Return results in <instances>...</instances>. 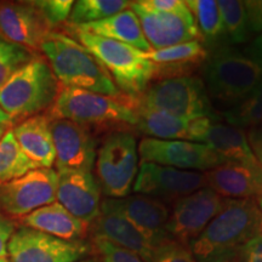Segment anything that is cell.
<instances>
[{
    "label": "cell",
    "mask_w": 262,
    "mask_h": 262,
    "mask_svg": "<svg viewBox=\"0 0 262 262\" xmlns=\"http://www.w3.org/2000/svg\"><path fill=\"white\" fill-rule=\"evenodd\" d=\"M40 49L52 73L63 88H75L112 97L123 96L106 70L73 38L49 31Z\"/></svg>",
    "instance_id": "obj_2"
},
{
    "label": "cell",
    "mask_w": 262,
    "mask_h": 262,
    "mask_svg": "<svg viewBox=\"0 0 262 262\" xmlns=\"http://www.w3.org/2000/svg\"><path fill=\"white\" fill-rule=\"evenodd\" d=\"M73 29L124 42L142 52L152 51V48L143 35L139 18L131 9L124 10L101 21L73 26Z\"/></svg>",
    "instance_id": "obj_25"
},
{
    "label": "cell",
    "mask_w": 262,
    "mask_h": 262,
    "mask_svg": "<svg viewBox=\"0 0 262 262\" xmlns=\"http://www.w3.org/2000/svg\"><path fill=\"white\" fill-rule=\"evenodd\" d=\"M58 203L72 215L90 225L101 212V189L93 172H57Z\"/></svg>",
    "instance_id": "obj_18"
},
{
    "label": "cell",
    "mask_w": 262,
    "mask_h": 262,
    "mask_svg": "<svg viewBox=\"0 0 262 262\" xmlns=\"http://www.w3.org/2000/svg\"><path fill=\"white\" fill-rule=\"evenodd\" d=\"M38 169L19 148L12 130L0 141V183L21 178L31 170Z\"/></svg>",
    "instance_id": "obj_28"
},
{
    "label": "cell",
    "mask_w": 262,
    "mask_h": 262,
    "mask_svg": "<svg viewBox=\"0 0 262 262\" xmlns=\"http://www.w3.org/2000/svg\"><path fill=\"white\" fill-rule=\"evenodd\" d=\"M101 205L123 215L157 248L171 239L166 232L170 211L166 204L148 195L135 194L124 198H106Z\"/></svg>",
    "instance_id": "obj_17"
},
{
    "label": "cell",
    "mask_w": 262,
    "mask_h": 262,
    "mask_svg": "<svg viewBox=\"0 0 262 262\" xmlns=\"http://www.w3.org/2000/svg\"><path fill=\"white\" fill-rule=\"evenodd\" d=\"M22 224L25 227L68 242L84 241L89 228V225L72 215L58 202L41 206L24 216Z\"/></svg>",
    "instance_id": "obj_24"
},
{
    "label": "cell",
    "mask_w": 262,
    "mask_h": 262,
    "mask_svg": "<svg viewBox=\"0 0 262 262\" xmlns=\"http://www.w3.org/2000/svg\"><path fill=\"white\" fill-rule=\"evenodd\" d=\"M135 112L137 123L135 129L150 139L158 140H189V127L192 120L182 119L172 114L136 107Z\"/></svg>",
    "instance_id": "obj_26"
},
{
    "label": "cell",
    "mask_w": 262,
    "mask_h": 262,
    "mask_svg": "<svg viewBox=\"0 0 262 262\" xmlns=\"http://www.w3.org/2000/svg\"><path fill=\"white\" fill-rule=\"evenodd\" d=\"M133 103L136 107L160 111L182 119L215 118L205 85L194 75L156 81L140 96L133 97Z\"/></svg>",
    "instance_id": "obj_7"
},
{
    "label": "cell",
    "mask_w": 262,
    "mask_h": 262,
    "mask_svg": "<svg viewBox=\"0 0 262 262\" xmlns=\"http://www.w3.org/2000/svg\"><path fill=\"white\" fill-rule=\"evenodd\" d=\"M126 0H79L75 2L70 15L72 26L97 22L130 8Z\"/></svg>",
    "instance_id": "obj_29"
},
{
    "label": "cell",
    "mask_w": 262,
    "mask_h": 262,
    "mask_svg": "<svg viewBox=\"0 0 262 262\" xmlns=\"http://www.w3.org/2000/svg\"><path fill=\"white\" fill-rule=\"evenodd\" d=\"M83 47L96 58L123 95L137 97L155 80V64L145 52L124 42L73 29Z\"/></svg>",
    "instance_id": "obj_4"
},
{
    "label": "cell",
    "mask_w": 262,
    "mask_h": 262,
    "mask_svg": "<svg viewBox=\"0 0 262 262\" xmlns=\"http://www.w3.org/2000/svg\"><path fill=\"white\" fill-rule=\"evenodd\" d=\"M153 262H198L187 245L173 239L163 242L156 249Z\"/></svg>",
    "instance_id": "obj_35"
},
{
    "label": "cell",
    "mask_w": 262,
    "mask_h": 262,
    "mask_svg": "<svg viewBox=\"0 0 262 262\" xmlns=\"http://www.w3.org/2000/svg\"><path fill=\"white\" fill-rule=\"evenodd\" d=\"M141 162L155 163L180 170L209 171L227 163L224 157L204 143L181 140H158L143 137L139 145Z\"/></svg>",
    "instance_id": "obj_12"
},
{
    "label": "cell",
    "mask_w": 262,
    "mask_h": 262,
    "mask_svg": "<svg viewBox=\"0 0 262 262\" xmlns=\"http://www.w3.org/2000/svg\"><path fill=\"white\" fill-rule=\"evenodd\" d=\"M260 234L262 212L256 199H228L188 248L199 262H235L241 249Z\"/></svg>",
    "instance_id": "obj_1"
},
{
    "label": "cell",
    "mask_w": 262,
    "mask_h": 262,
    "mask_svg": "<svg viewBox=\"0 0 262 262\" xmlns=\"http://www.w3.org/2000/svg\"><path fill=\"white\" fill-rule=\"evenodd\" d=\"M249 143L257 160L262 164V130L251 134V142Z\"/></svg>",
    "instance_id": "obj_41"
},
{
    "label": "cell",
    "mask_w": 262,
    "mask_h": 262,
    "mask_svg": "<svg viewBox=\"0 0 262 262\" xmlns=\"http://www.w3.org/2000/svg\"><path fill=\"white\" fill-rule=\"evenodd\" d=\"M10 122H11L10 117L4 112V111L2 110V108H0V123H2V124H9Z\"/></svg>",
    "instance_id": "obj_42"
},
{
    "label": "cell",
    "mask_w": 262,
    "mask_h": 262,
    "mask_svg": "<svg viewBox=\"0 0 262 262\" xmlns=\"http://www.w3.org/2000/svg\"><path fill=\"white\" fill-rule=\"evenodd\" d=\"M256 202H257V204H258V206H260V210H261V212H262V194L258 196V198H256Z\"/></svg>",
    "instance_id": "obj_44"
},
{
    "label": "cell",
    "mask_w": 262,
    "mask_h": 262,
    "mask_svg": "<svg viewBox=\"0 0 262 262\" xmlns=\"http://www.w3.org/2000/svg\"><path fill=\"white\" fill-rule=\"evenodd\" d=\"M91 225L94 237L112 242L136 254L142 261L153 262L157 248L123 215L101 205L100 215Z\"/></svg>",
    "instance_id": "obj_20"
},
{
    "label": "cell",
    "mask_w": 262,
    "mask_h": 262,
    "mask_svg": "<svg viewBox=\"0 0 262 262\" xmlns=\"http://www.w3.org/2000/svg\"><path fill=\"white\" fill-rule=\"evenodd\" d=\"M95 165L98 186L108 198L129 195L139 171L135 135L131 131L108 134L97 150Z\"/></svg>",
    "instance_id": "obj_8"
},
{
    "label": "cell",
    "mask_w": 262,
    "mask_h": 262,
    "mask_svg": "<svg viewBox=\"0 0 262 262\" xmlns=\"http://www.w3.org/2000/svg\"><path fill=\"white\" fill-rule=\"evenodd\" d=\"M226 124L244 129L262 123V81L234 107L222 114Z\"/></svg>",
    "instance_id": "obj_30"
},
{
    "label": "cell",
    "mask_w": 262,
    "mask_h": 262,
    "mask_svg": "<svg viewBox=\"0 0 262 262\" xmlns=\"http://www.w3.org/2000/svg\"><path fill=\"white\" fill-rule=\"evenodd\" d=\"M220 8L224 35L233 44H243L249 40V32L247 14L244 3L239 0H220L217 2Z\"/></svg>",
    "instance_id": "obj_31"
},
{
    "label": "cell",
    "mask_w": 262,
    "mask_h": 262,
    "mask_svg": "<svg viewBox=\"0 0 262 262\" xmlns=\"http://www.w3.org/2000/svg\"><path fill=\"white\" fill-rule=\"evenodd\" d=\"M8 124H2L0 123V141L3 140V137L5 136V134L8 133Z\"/></svg>",
    "instance_id": "obj_43"
},
{
    "label": "cell",
    "mask_w": 262,
    "mask_h": 262,
    "mask_svg": "<svg viewBox=\"0 0 262 262\" xmlns=\"http://www.w3.org/2000/svg\"><path fill=\"white\" fill-rule=\"evenodd\" d=\"M52 119H67L89 129L131 131L137 117L133 97H112L91 91L62 88L51 107Z\"/></svg>",
    "instance_id": "obj_3"
},
{
    "label": "cell",
    "mask_w": 262,
    "mask_h": 262,
    "mask_svg": "<svg viewBox=\"0 0 262 262\" xmlns=\"http://www.w3.org/2000/svg\"><path fill=\"white\" fill-rule=\"evenodd\" d=\"M186 6L194 18L201 40L204 45H215L224 35L220 8L215 0H187Z\"/></svg>",
    "instance_id": "obj_27"
},
{
    "label": "cell",
    "mask_w": 262,
    "mask_h": 262,
    "mask_svg": "<svg viewBox=\"0 0 262 262\" xmlns=\"http://www.w3.org/2000/svg\"><path fill=\"white\" fill-rule=\"evenodd\" d=\"M0 262H9L6 258H0Z\"/></svg>",
    "instance_id": "obj_46"
},
{
    "label": "cell",
    "mask_w": 262,
    "mask_h": 262,
    "mask_svg": "<svg viewBox=\"0 0 262 262\" xmlns=\"http://www.w3.org/2000/svg\"><path fill=\"white\" fill-rule=\"evenodd\" d=\"M237 262H262V234L251 239L241 249Z\"/></svg>",
    "instance_id": "obj_37"
},
{
    "label": "cell",
    "mask_w": 262,
    "mask_h": 262,
    "mask_svg": "<svg viewBox=\"0 0 262 262\" xmlns=\"http://www.w3.org/2000/svg\"><path fill=\"white\" fill-rule=\"evenodd\" d=\"M32 60L29 49L0 38V88Z\"/></svg>",
    "instance_id": "obj_32"
},
{
    "label": "cell",
    "mask_w": 262,
    "mask_h": 262,
    "mask_svg": "<svg viewBox=\"0 0 262 262\" xmlns=\"http://www.w3.org/2000/svg\"><path fill=\"white\" fill-rule=\"evenodd\" d=\"M227 201L208 187L178 199L173 202L166 224L169 237L188 247L222 210Z\"/></svg>",
    "instance_id": "obj_11"
},
{
    "label": "cell",
    "mask_w": 262,
    "mask_h": 262,
    "mask_svg": "<svg viewBox=\"0 0 262 262\" xmlns=\"http://www.w3.org/2000/svg\"><path fill=\"white\" fill-rule=\"evenodd\" d=\"M91 251L84 241H63L28 227L14 232L8 245L12 262H77Z\"/></svg>",
    "instance_id": "obj_10"
},
{
    "label": "cell",
    "mask_w": 262,
    "mask_h": 262,
    "mask_svg": "<svg viewBox=\"0 0 262 262\" xmlns=\"http://www.w3.org/2000/svg\"><path fill=\"white\" fill-rule=\"evenodd\" d=\"M243 3L249 32L262 33V0H247Z\"/></svg>",
    "instance_id": "obj_36"
},
{
    "label": "cell",
    "mask_w": 262,
    "mask_h": 262,
    "mask_svg": "<svg viewBox=\"0 0 262 262\" xmlns=\"http://www.w3.org/2000/svg\"><path fill=\"white\" fill-rule=\"evenodd\" d=\"M77 262H100L98 260H95V258H88V260H80Z\"/></svg>",
    "instance_id": "obj_45"
},
{
    "label": "cell",
    "mask_w": 262,
    "mask_h": 262,
    "mask_svg": "<svg viewBox=\"0 0 262 262\" xmlns=\"http://www.w3.org/2000/svg\"><path fill=\"white\" fill-rule=\"evenodd\" d=\"M56 152L57 172H91L96 160V140L93 133L80 124L67 119H50Z\"/></svg>",
    "instance_id": "obj_15"
},
{
    "label": "cell",
    "mask_w": 262,
    "mask_h": 262,
    "mask_svg": "<svg viewBox=\"0 0 262 262\" xmlns=\"http://www.w3.org/2000/svg\"><path fill=\"white\" fill-rule=\"evenodd\" d=\"M57 172L34 169L5 183H0V209L12 216H26L56 201Z\"/></svg>",
    "instance_id": "obj_13"
},
{
    "label": "cell",
    "mask_w": 262,
    "mask_h": 262,
    "mask_svg": "<svg viewBox=\"0 0 262 262\" xmlns=\"http://www.w3.org/2000/svg\"><path fill=\"white\" fill-rule=\"evenodd\" d=\"M143 3L158 11H176L186 5L183 0H143Z\"/></svg>",
    "instance_id": "obj_39"
},
{
    "label": "cell",
    "mask_w": 262,
    "mask_h": 262,
    "mask_svg": "<svg viewBox=\"0 0 262 262\" xmlns=\"http://www.w3.org/2000/svg\"><path fill=\"white\" fill-rule=\"evenodd\" d=\"M14 232V224L0 216V258H5L8 256V245Z\"/></svg>",
    "instance_id": "obj_38"
},
{
    "label": "cell",
    "mask_w": 262,
    "mask_h": 262,
    "mask_svg": "<svg viewBox=\"0 0 262 262\" xmlns=\"http://www.w3.org/2000/svg\"><path fill=\"white\" fill-rule=\"evenodd\" d=\"M31 4L37 9L48 28L56 27L70 18L74 2L72 0H39Z\"/></svg>",
    "instance_id": "obj_33"
},
{
    "label": "cell",
    "mask_w": 262,
    "mask_h": 262,
    "mask_svg": "<svg viewBox=\"0 0 262 262\" xmlns=\"http://www.w3.org/2000/svg\"><path fill=\"white\" fill-rule=\"evenodd\" d=\"M244 55L262 68V33L248 45Z\"/></svg>",
    "instance_id": "obj_40"
},
{
    "label": "cell",
    "mask_w": 262,
    "mask_h": 262,
    "mask_svg": "<svg viewBox=\"0 0 262 262\" xmlns=\"http://www.w3.org/2000/svg\"><path fill=\"white\" fill-rule=\"evenodd\" d=\"M188 141L209 146L224 157L226 162L262 165L254 155L244 130L215 122V118L193 119L189 127Z\"/></svg>",
    "instance_id": "obj_16"
},
{
    "label": "cell",
    "mask_w": 262,
    "mask_h": 262,
    "mask_svg": "<svg viewBox=\"0 0 262 262\" xmlns=\"http://www.w3.org/2000/svg\"><path fill=\"white\" fill-rule=\"evenodd\" d=\"M130 9L139 18L143 35L152 50L175 47L192 40L201 41L194 18L186 5L176 11H158L148 8L143 0H140L131 2Z\"/></svg>",
    "instance_id": "obj_9"
},
{
    "label": "cell",
    "mask_w": 262,
    "mask_h": 262,
    "mask_svg": "<svg viewBox=\"0 0 262 262\" xmlns=\"http://www.w3.org/2000/svg\"><path fill=\"white\" fill-rule=\"evenodd\" d=\"M206 187L226 199H256L262 194V165L227 162L204 172Z\"/></svg>",
    "instance_id": "obj_19"
},
{
    "label": "cell",
    "mask_w": 262,
    "mask_h": 262,
    "mask_svg": "<svg viewBox=\"0 0 262 262\" xmlns=\"http://www.w3.org/2000/svg\"><path fill=\"white\" fill-rule=\"evenodd\" d=\"M60 85L50 66L33 58L0 88V108L10 119L31 118L52 106Z\"/></svg>",
    "instance_id": "obj_5"
},
{
    "label": "cell",
    "mask_w": 262,
    "mask_h": 262,
    "mask_svg": "<svg viewBox=\"0 0 262 262\" xmlns=\"http://www.w3.org/2000/svg\"><path fill=\"white\" fill-rule=\"evenodd\" d=\"M204 187L206 181L203 172L140 162L133 191L166 203L176 202Z\"/></svg>",
    "instance_id": "obj_14"
},
{
    "label": "cell",
    "mask_w": 262,
    "mask_h": 262,
    "mask_svg": "<svg viewBox=\"0 0 262 262\" xmlns=\"http://www.w3.org/2000/svg\"><path fill=\"white\" fill-rule=\"evenodd\" d=\"M93 250L97 253L100 262H145L136 254L103 238L94 237Z\"/></svg>",
    "instance_id": "obj_34"
},
{
    "label": "cell",
    "mask_w": 262,
    "mask_h": 262,
    "mask_svg": "<svg viewBox=\"0 0 262 262\" xmlns=\"http://www.w3.org/2000/svg\"><path fill=\"white\" fill-rule=\"evenodd\" d=\"M0 32L9 41L28 49L40 47L49 28L32 4H8L0 6Z\"/></svg>",
    "instance_id": "obj_22"
},
{
    "label": "cell",
    "mask_w": 262,
    "mask_h": 262,
    "mask_svg": "<svg viewBox=\"0 0 262 262\" xmlns=\"http://www.w3.org/2000/svg\"><path fill=\"white\" fill-rule=\"evenodd\" d=\"M155 64V80L189 77L208 60V51L202 41L192 40L159 50L145 52Z\"/></svg>",
    "instance_id": "obj_21"
},
{
    "label": "cell",
    "mask_w": 262,
    "mask_h": 262,
    "mask_svg": "<svg viewBox=\"0 0 262 262\" xmlns=\"http://www.w3.org/2000/svg\"><path fill=\"white\" fill-rule=\"evenodd\" d=\"M209 97L229 108L243 101L262 81V68L231 48L215 51L203 68Z\"/></svg>",
    "instance_id": "obj_6"
},
{
    "label": "cell",
    "mask_w": 262,
    "mask_h": 262,
    "mask_svg": "<svg viewBox=\"0 0 262 262\" xmlns=\"http://www.w3.org/2000/svg\"><path fill=\"white\" fill-rule=\"evenodd\" d=\"M19 148L38 169H51L56 159L50 118L31 117L12 130Z\"/></svg>",
    "instance_id": "obj_23"
}]
</instances>
